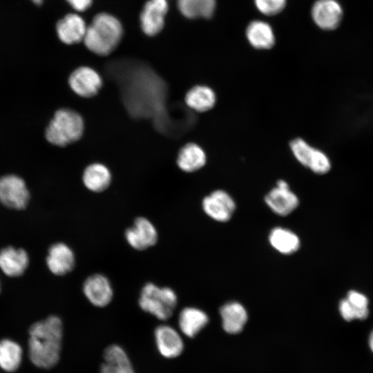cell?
Returning <instances> with one entry per match:
<instances>
[{
  "instance_id": "obj_17",
  "label": "cell",
  "mask_w": 373,
  "mask_h": 373,
  "mask_svg": "<svg viewBox=\"0 0 373 373\" xmlns=\"http://www.w3.org/2000/svg\"><path fill=\"white\" fill-rule=\"evenodd\" d=\"M86 28L84 19L77 14H68L56 24L57 36L66 44H73L83 40Z\"/></svg>"
},
{
  "instance_id": "obj_7",
  "label": "cell",
  "mask_w": 373,
  "mask_h": 373,
  "mask_svg": "<svg viewBox=\"0 0 373 373\" xmlns=\"http://www.w3.org/2000/svg\"><path fill=\"white\" fill-rule=\"evenodd\" d=\"M127 243L134 249L143 251L154 246L158 240L155 225L146 218L138 217L124 233Z\"/></svg>"
},
{
  "instance_id": "obj_34",
  "label": "cell",
  "mask_w": 373,
  "mask_h": 373,
  "mask_svg": "<svg viewBox=\"0 0 373 373\" xmlns=\"http://www.w3.org/2000/svg\"><path fill=\"white\" fill-rule=\"evenodd\" d=\"M0 290H1V287H0Z\"/></svg>"
},
{
  "instance_id": "obj_24",
  "label": "cell",
  "mask_w": 373,
  "mask_h": 373,
  "mask_svg": "<svg viewBox=\"0 0 373 373\" xmlns=\"http://www.w3.org/2000/svg\"><path fill=\"white\" fill-rule=\"evenodd\" d=\"M246 35L249 43L258 49H269L274 44V35L271 26L261 21L250 23Z\"/></svg>"
},
{
  "instance_id": "obj_27",
  "label": "cell",
  "mask_w": 373,
  "mask_h": 373,
  "mask_svg": "<svg viewBox=\"0 0 373 373\" xmlns=\"http://www.w3.org/2000/svg\"><path fill=\"white\" fill-rule=\"evenodd\" d=\"M271 246L280 253L292 254L300 245L298 236L293 232L280 227L274 229L269 236Z\"/></svg>"
},
{
  "instance_id": "obj_2",
  "label": "cell",
  "mask_w": 373,
  "mask_h": 373,
  "mask_svg": "<svg viewBox=\"0 0 373 373\" xmlns=\"http://www.w3.org/2000/svg\"><path fill=\"white\" fill-rule=\"evenodd\" d=\"M123 30L115 17L100 13L87 26L83 41L88 50L102 56L111 53L119 44Z\"/></svg>"
},
{
  "instance_id": "obj_31",
  "label": "cell",
  "mask_w": 373,
  "mask_h": 373,
  "mask_svg": "<svg viewBox=\"0 0 373 373\" xmlns=\"http://www.w3.org/2000/svg\"><path fill=\"white\" fill-rule=\"evenodd\" d=\"M66 1L77 11L87 10L92 3V0H66Z\"/></svg>"
},
{
  "instance_id": "obj_5",
  "label": "cell",
  "mask_w": 373,
  "mask_h": 373,
  "mask_svg": "<svg viewBox=\"0 0 373 373\" xmlns=\"http://www.w3.org/2000/svg\"><path fill=\"white\" fill-rule=\"evenodd\" d=\"M290 149L296 160L316 174H325L331 169L327 155L312 146L305 140L297 137L289 143Z\"/></svg>"
},
{
  "instance_id": "obj_18",
  "label": "cell",
  "mask_w": 373,
  "mask_h": 373,
  "mask_svg": "<svg viewBox=\"0 0 373 373\" xmlns=\"http://www.w3.org/2000/svg\"><path fill=\"white\" fill-rule=\"evenodd\" d=\"M104 360L100 373H135L126 352L118 345L113 344L105 349Z\"/></svg>"
},
{
  "instance_id": "obj_33",
  "label": "cell",
  "mask_w": 373,
  "mask_h": 373,
  "mask_svg": "<svg viewBox=\"0 0 373 373\" xmlns=\"http://www.w3.org/2000/svg\"><path fill=\"white\" fill-rule=\"evenodd\" d=\"M36 5H41L43 3V0H31Z\"/></svg>"
},
{
  "instance_id": "obj_30",
  "label": "cell",
  "mask_w": 373,
  "mask_h": 373,
  "mask_svg": "<svg viewBox=\"0 0 373 373\" xmlns=\"http://www.w3.org/2000/svg\"><path fill=\"white\" fill-rule=\"evenodd\" d=\"M346 299L359 309H368V299L363 294L352 290L348 292Z\"/></svg>"
},
{
  "instance_id": "obj_19",
  "label": "cell",
  "mask_w": 373,
  "mask_h": 373,
  "mask_svg": "<svg viewBox=\"0 0 373 373\" xmlns=\"http://www.w3.org/2000/svg\"><path fill=\"white\" fill-rule=\"evenodd\" d=\"M178 321L182 333L189 338H193L206 326L209 318L200 309L186 307L179 313Z\"/></svg>"
},
{
  "instance_id": "obj_16",
  "label": "cell",
  "mask_w": 373,
  "mask_h": 373,
  "mask_svg": "<svg viewBox=\"0 0 373 373\" xmlns=\"http://www.w3.org/2000/svg\"><path fill=\"white\" fill-rule=\"evenodd\" d=\"M28 264V254L22 248L10 246L0 251V269L9 277L21 276Z\"/></svg>"
},
{
  "instance_id": "obj_28",
  "label": "cell",
  "mask_w": 373,
  "mask_h": 373,
  "mask_svg": "<svg viewBox=\"0 0 373 373\" xmlns=\"http://www.w3.org/2000/svg\"><path fill=\"white\" fill-rule=\"evenodd\" d=\"M339 312L341 316L347 321L354 319L363 320L369 314V309H359L352 305L346 298L340 302Z\"/></svg>"
},
{
  "instance_id": "obj_25",
  "label": "cell",
  "mask_w": 373,
  "mask_h": 373,
  "mask_svg": "<svg viewBox=\"0 0 373 373\" xmlns=\"http://www.w3.org/2000/svg\"><path fill=\"white\" fill-rule=\"evenodd\" d=\"M23 351L15 341L4 338L0 340V367L6 372L16 371L22 361Z\"/></svg>"
},
{
  "instance_id": "obj_32",
  "label": "cell",
  "mask_w": 373,
  "mask_h": 373,
  "mask_svg": "<svg viewBox=\"0 0 373 373\" xmlns=\"http://www.w3.org/2000/svg\"><path fill=\"white\" fill-rule=\"evenodd\" d=\"M369 345L373 352V331L371 332L369 337Z\"/></svg>"
},
{
  "instance_id": "obj_3",
  "label": "cell",
  "mask_w": 373,
  "mask_h": 373,
  "mask_svg": "<svg viewBox=\"0 0 373 373\" xmlns=\"http://www.w3.org/2000/svg\"><path fill=\"white\" fill-rule=\"evenodd\" d=\"M82 117L69 108L57 110L46 129V140L57 146H66L78 141L83 135Z\"/></svg>"
},
{
  "instance_id": "obj_11",
  "label": "cell",
  "mask_w": 373,
  "mask_h": 373,
  "mask_svg": "<svg viewBox=\"0 0 373 373\" xmlns=\"http://www.w3.org/2000/svg\"><path fill=\"white\" fill-rule=\"evenodd\" d=\"M202 204L207 215L220 222L229 220L236 208L233 198L223 190L211 193L203 199Z\"/></svg>"
},
{
  "instance_id": "obj_22",
  "label": "cell",
  "mask_w": 373,
  "mask_h": 373,
  "mask_svg": "<svg viewBox=\"0 0 373 373\" xmlns=\"http://www.w3.org/2000/svg\"><path fill=\"white\" fill-rule=\"evenodd\" d=\"M111 173L109 169L100 163L88 165L83 173L84 186L90 191L99 193L105 191L111 182Z\"/></svg>"
},
{
  "instance_id": "obj_10",
  "label": "cell",
  "mask_w": 373,
  "mask_h": 373,
  "mask_svg": "<svg viewBox=\"0 0 373 373\" xmlns=\"http://www.w3.org/2000/svg\"><path fill=\"white\" fill-rule=\"evenodd\" d=\"M265 200L269 208L280 216L289 214L299 203L296 195L290 190L288 183L283 180L277 182L276 186L266 195Z\"/></svg>"
},
{
  "instance_id": "obj_21",
  "label": "cell",
  "mask_w": 373,
  "mask_h": 373,
  "mask_svg": "<svg viewBox=\"0 0 373 373\" xmlns=\"http://www.w3.org/2000/svg\"><path fill=\"white\" fill-rule=\"evenodd\" d=\"M214 90L205 85H196L190 88L185 95L186 104L198 113L210 111L216 103Z\"/></svg>"
},
{
  "instance_id": "obj_8",
  "label": "cell",
  "mask_w": 373,
  "mask_h": 373,
  "mask_svg": "<svg viewBox=\"0 0 373 373\" xmlns=\"http://www.w3.org/2000/svg\"><path fill=\"white\" fill-rule=\"evenodd\" d=\"M70 88L82 97L90 98L96 95L102 86V79L94 69L81 66L75 69L68 78Z\"/></svg>"
},
{
  "instance_id": "obj_29",
  "label": "cell",
  "mask_w": 373,
  "mask_h": 373,
  "mask_svg": "<svg viewBox=\"0 0 373 373\" xmlns=\"http://www.w3.org/2000/svg\"><path fill=\"white\" fill-rule=\"evenodd\" d=\"M255 3L262 13L274 15L282 11L286 0H255Z\"/></svg>"
},
{
  "instance_id": "obj_20",
  "label": "cell",
  "mask_w": 373,
  "mask_h": 373,
  "mask_svg": "<svg viewBox=\"0 0 373 373\" xmlns=\"http://www.w3.org/2000/svg\"><path fill=\"white\" fill-rule=\"evenodd\" d=\"M176 162L182 171L192 173L198 171L205 165L207 156L200 146L190 142L180 149Z\"/></svg>"
},
{
  "instance_id": "obj_26",
  "label": "cell",
  "mask_w": 373,
  "mask_h": 373,
  "mask_svg": "<svg viewBox=\"0 0 373 373\" xmlns=\"http://www.w3.org/2000/svg\"><path fill=\"white\" fill-rule=\"evenodd\" d=\"M178 6L187 18H209L215 10L216 0H178Z\"/></svg>"
},
{
  "instance_id": "obj_4",
  "label": "cell",
  "mask_w": 373,
  "mask_h": 373,
  "mask_svg": "<svg viewBox=\"0 0 373 373\" xmlns=\"http://www.w3.org/2000/svg\"><path fill=\"white\" fill-rule=\"evenodd\" d=\"M138 304L144 312L160 321H166L173 314L178 304V296L171 287L147 283L141 289Z\"/></svg>"
},
{
  "instance_id": "obj_13",
  "label": "cell",
  "mask_w": 373,
  "mask_h": 373,
  "mask_svg": "<svg viewBox=\"0 0 373 373\" xmlns=\"http://www.w3.org/2000/svg\"><path fill=\"white\" fill-rule=\"evenodd\" d=\"M154 336L157 350L164 358H174L182 354L183 340L172 326L166 324L158 325L155 329Z\"/></svg>"
},
{
  "instance_id": "obj_23",
  "label": "cell",
  "mask_w": 373,
  "mask_h": 373,
  "mask_svg": "<svg viewBox=\"0 0 373 373\" xmlns=\"http://www.w3.org/2000/svg\"><path fill=\"white\" fill-rule=\"evenodd\" d=\"M222 326L225 332L237 334L242 331L247 320V314L244 307L236 302L223 305L220 309Z\"/></svg>"
},
{
  "instance_id": "obj_14",
  "label": "cell",
  "mask_w": 373,
  "mask_h": 373,
  "mask_svg": "<svg viewBox=\"0 0 373 373\" xmlns=\"http://www.w3.org/2000/svg\"><path fill=\"white\" fill-rule=\"evenodd\" d=\"M312 16L318 27L331 30L339 26L343 18V9L336 0H318L312 7Z\"/></svg>"
},
{
  "instance_id": "obj_1",
  "label": "cell",
  "mask_w": 373,
  "mask_h": 373,
  "mask_svg": "<svg viewBox=\"0 0 373 373\" xmlns=\"http://www.w3.org/2000/svg\"><path fill=\"white\" fill-rule=\"evenodd\" d=\"M28 353L37 367L50 369L59 361L63 324L59 317L50 316L34 323L28 330Z\"/></svg>"
},
{
  "instance_id": "obj_9",
  "label": "cell",
  "mask_w": 373,
  "mask_h": 373,
  "mask_svg": "<svg viewBox=\"0 0 373 373\" xmlns=\"http://www.w3.org/2000/svg\"><path fill=\"white\" fill-rule=\"evenodd\" d=\"M86 299L95 307H104L113 297V289L110 280L102 274L88 276L82 286Z\"/></svg>"
},
{
  "instance_id": "obj_12",
  "label": "cell",
  "mask_w": 373,
  "mask_h": 373,
  "mask_svg": "<svg viewBox=\"0 0 373 373\" xmlns=\"http://www.w3.org/2000/svg\"><path fill=\"white\" fill-rule=\"evenodd\" d=\"M168 10L166 0H149L140 15V25L148 36H154L163 28Z\"/></svg>"
},
{
  "instance_id": "obj_15",
  "label": "cell",
  "mask_w": 373,
  "mask_h": 373,
  "mask_svg": "<svg viewBox=\"0 0 373 373\" xmlns=\"http://www.w3.org/2000/svg\"><path fill=\"white\" fill-rule=\"evenodd\" d=\"M46 265L53 274L66 275L70 272L75 265V254L66 244L55 243L48 249Z\"/></svg>"
},
{
  "instance_id": "obj_6",
  "label": "cell",
  "mask_w": 373,
  "mask_h": 373,
  "mask_svg": "<svg viewBox=\"0 0 373 373\" xmlns=\"http://www.w3.org/2000/svg\"><path fill=\"white\" fill-rule=\"evenodd\" d=\"M30 193L23 179L15 175L0 178V202L6 207L21 210L29 202Z\"/></svg>"
}]
</instances>
